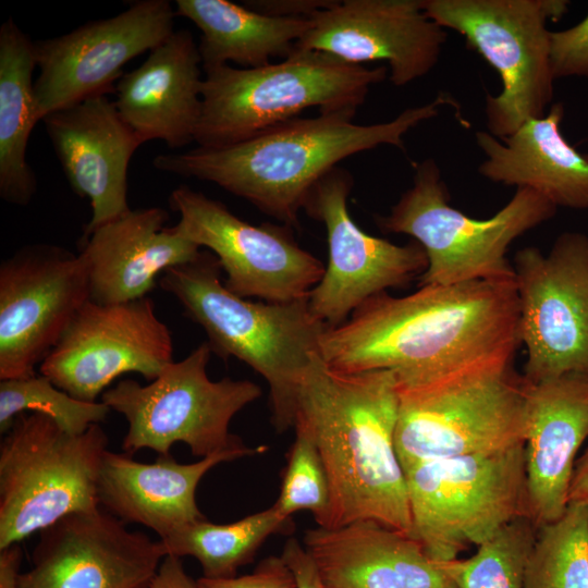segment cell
Here are the masks:
<instances>
[{"mask_svg": "<svg viewBox=\"0 0 588 588\" xmlns=\"http://www.w3.org/2000/svg\"><path fill=\"white\" fill-rule=\"evenodd\" d=\"M515 279L428 284L378 294L323 332L319 355L341 372L390 370L400 384L497 358L520 344Z\"/></svg>", "mask_w": 588, "mask_h": 588, "instance_id": "obj_1", "label": "cell"}, {"mask_svg": "<svg viewBox=\"0 0 588 588\" xmlns=\"http://www.w3.org/2000/svg\"><path fill=\"white\" fill-rule=\"evenodd\" d=\"M397 413L392 371L341 372L319 354L313 357L299 388L296 419L310 430L330 480V528L373 520L412 536L394 443Z\"/></svg>", "mask_w": 588, "mask_h": 588, "instance_id": "obj_2", "label": "cell"}, {"mask_svg": "<svg viewBox=\"0 0 588 588\" xmlns=\"http://www.w3.org/2000/svg\"><path fill=\"white\" fill-rule=\"evenodd\" d=\"M446 103L452 101L438 96L391 121L369 125L354 123V115L346 113L297 117L230 146L162 154L152 163L159 171L215 183L286 225H296L311 188L341 160L380 145L404 149V135L437 117Z\"/></svg>", "mask_w": 588, "mask_h": 588, "instance_id": "obj_3", "label": "cell"}, {"mask_svg": "<svg viewBox=\"0 0 588 588\" xmlns=\"http://www.w3.org/2000/svg\"><path fill=\"white\" fill-rule=\"evenodd\" d=\"M209 250L167 269L160 287L208 336L211 351L236 357L269 384L272 424L279 432L294 427L298 393L328 328L311 313L308 297L285 303L250 302L230 292Z\"/></svg>", "mask_w": 588, "mask_h": 588, "instance_id": "obj_4", "label": "cell"}, {"mask_svg": "<svg viewBox=\"0 0 588 588\" xmlns=\"http://www.w3.org/2000/svg\"><path fill=\"white\" fill-rule=\"evenodd\" d=\"M387 66L367 68L330 54L295 49L280 62L204 70L201 114L195 142L221 148L297 118L309 108L355 115Z\"/></svg>", "mask_w": 588, "mask_h": 588, "instance_id": "obj_5", "label": "cell"}, {"mask_svg": "<svg viewBox=\"0 0 588 588\" xmlns=\"http://www.w3.org/2000/svg\"><path fill=\"white\" fill-rule=\"evenodd\" d=\"M512 363L490 359L427 381L397 383L394 443L403 471L433 460L525 444V383Z\"/></svg>", "mask_w": 588, "mask_h": 588, "instance_id": "obj_6", "label": "cell"}, {"mask_svg": "<svg viewBox=\"0 0 588 588\" xmlns=\"http://www.w3.org/2000/svg\"><path fill=\"white\" fill-rule=\"evenodd\" d=\"M556 208L532 189L516 188L492 217L471 218L449 204L440 169L427 159L416 166L412 187L388 216L378 219V225L385 232L407 234L424 248L428 266L420 285L509 281L515 279L506 258L510 245L552 218Z\"/></svg>", "mask_w": 588, "mask_h": 588, "instance_id": "obj_7", "label": "cell"}, {"mask_svg": "<svg viewBox=\"0 0 588 588\" xmlns=\"http://www.w3.org/2000/svg\"><path fill=\"white\" fill-rule=\"evenodd\" d=\"M108 443L99 424L71 434L45 415L19 414L0 444V549L69 514L98 509Z\"/></svg>", "mask_w": 588, "mask_h": 588, "instance_id": "obj_8", "label": "cell"}, {"mask_svg": "<svg viewBox=\"0 0 588 588\" xmlns=\"http://www.w3.org/2000/svg\"><path fill=\"white\" fill-rule=\"evenodd\" d=\"M404 476L412 537L438 563L480 546L511 520L529 517L525 444L425 462Z\"/></svg>", "mask_w": 588, "mask_h": 588, "instance_id": "obj_9", "label": "cell"}, {"mask_svg": "<svg viewBox=\"0 0 588 588\" xmlns=\"http://www.w3.org/2000/svg\"><path fill=\"white\" fill-rule=\"evenodd\" d=\"M565 0H422L429 19L464 36L499 73L501 93L487 94L489 133L498 139L529 119L542 118L553 97L549 20L566 12Z\"/></svg>", "mask_w": 588, "mask_h": 588, "instance_id": "obj_10", "label": "cell"}, {"mask_svg": "<svg viewBox=\"0 0 588 588\" xmlns=\"http://www.w3.org/2000/svg\"><path fill=\"white\" fill-rule=\"evenodd\" d=\"M211 352L208 342L201 343L147 384L124 379L103 392L101 402L128 424L122 442L125 454L150 449L169 456L172 445L182 442L203 458L245 445L229 426L260 397L261 389L249 380H211L207 375Z\"/></svg>", "mask_w": 588, "mask_h": 588, "instance_id": "obj_11", "label": "cell"}, {"mask_svg": "<svg viewBox=\"0 0 588 588\" xmlns=\"http://www.w3.org/2000/svg\"><path fill=\"white\" fill-rule=\"evenodd\" d=\"M519 340L530 383L588 375V236L565 232L549 255L536 247L514 259Z\"/></svg>", "mask_w": 588, "mask_h": 588, "instance_id": "obj_12", "label": "cell"}, {"mask_svg": "<svg viewBox=\"0 0 588 588\" xmlns=\"http://www.w3.org/2000/svg\"><path fill=\"white\" fill-rule=\"evenodd\" d=\"M169 205L180 215L175 230L213 253L226 274L225 287L240 297L306 298L324 273L323 264L284 228L253 225L187 185L171 192Z\"/></svg>", "mask_w": 588, "mask_h": 588, "instance_id": "obj_13", "label": "cell"}, {"mask_svg": "<svg viewBox=\"0 0 588 588\" xmlns=\"http://www.w3.org/2000/svg\"><path fill=\"white\" fill-rule=\"evenodd\" d=\"M90 299L79 254L50 244L17 249L0 265V380L36 375Z\"/></svg>", "mask_w": 588, "mask_h": 588, "instance_id": "obj_14", "label": "cell"}, {"mask_svg": "<svg viewBox=\"0 0 588 588\" xmlns=\"http://www.w3.org/2000/svg\"><path fill=\"white\" fill-rule=\"evenodd\" d=\"M171 362L172 334L150 297L119 304L88 301L39 372L74 399L97 402L118 377L136 372L150 382Z\"/></svg>", "mask_w": 588, "mask_h": 588, "instance_id": "obj_15", "label": "cell"}, {"mask_svg": "<svg viewBox=\"0 0 588 588\" xmlns=\"http://www.w3.org/2000/svg\"><path fill=\"white\" fill-rule=\"evenodd\" d=\"M353 183L347 170L335 167L315 184L303 206L327 231L328 266L308 304L328 327L342 324L366 301L407 283L428 266L417 242L396 245L355 223L347 208Z\"/></svg>", "mask_w": 588, "mask_h": 588, "instance_id": "obj_16", "label": "cell"}, {"mask_svg": "<svg viewBox=\"0 0 588 588\" xmlns=\"http://www.w3.org/2000/svg\"><path fill=\"white\" fill-rule=\"evenodd\" d=\"M175 15L168 0L134 1L112 17L36 41L39 75L34 94L39 120L88 97L112 93L128 61L173 34Z\"/></svg>", "mask_w": 588, "mask_h": 588, "instance_id": "obj_17", "label": "cell"}, {"mask_svg": "<svg viewBox=\"0 0 588 588\" xmlns=\"http://www.w3.org/2000/svg\"><path fill=\"white\" fill-rule=\"evenodd\" d=\"M20 588H146L166 556L102 507L69 514L39 531Z\"/></svg>", "mask_w": 588, "mask_h": 588, "instance_id": "obj_18", "label": "cell"}, {"mask_svg": "<svg viewBox=\"0 0 588 588\" xmlns=\"http://www.w3.org/2000/svg\"><path fill=\"white\" fill-rule=\"evenodd\" d=\"M295 49L362 64L385 61L390 81L405 86L437 64L448 34L427 16L422 0H345L309 17Z\"/></svg>", "mask_w": 588, "mask_h": 588, "instance_id": "obj_19", "label": "cell"}, {"mask_svg": "<svg viewBox=\"0 0 588 588\" xmlns=\"http://www.w3.org/2000/svg\"><path fill=\"white\" fill-rule=\"evenodd\" d=\"M42 122L73 192L90 203L91 218L83 236L127 212L128 164L144 143L114 100L105 94L91 96Z\"/></svg>", "mask_w": 588, "mask_h": 588, "instance_id": "obj_20", "label": "cell"}, {"mask_svg": "<svg viewBox=\"0 0 588 588\" xmlns=\"http://www.w3.org/2000/svg\"><path fill=\"white\" fill-rule=\"evenodd\" d=\"M524 383L529 517L542 526L568 505L575 455L588 437V375Z\"/></svg>", "mask_w": 588, "mask_h": 588, "instance_id": "obj_21", "label": "cell"}, {"mask_svg": "<svg viewBox=\"0 0 588 588\" xmlns=\"http://www.w3.org/2000/svg\"><path fill=\"white\" fill-rule=\"evenodd\" d=\"M160 207L130 209L81 240L79 255L89 278L90 299L119 304L146 297L167 269L197 258L201 248L166 226Z\"/></svg>", "mask_w": 588, "mask_h": 588, "instance_id": "obj_22", "label": "cell"}, {"mask_svg": "<svg viewBox=\"0 0 588 588\" xmlns=\"http://www.w3.org/2000/svg\"><path fill=\"white\" fill-rule=\"evenodd\" d=\"M201 58L192 33L174 30L115 85V106L143 143L172 149L195 142L201 114Z\"/></svg>", "mask_w": 588, "mask_h": 588, "instance_id": "obj_23", "label": "cell"}, {"mask_svg": "<svg viewBox=\"0 0 588 588\" xmlns=\"http://www.w3.org/2000/svg\"><path fill=\"white\" fill-rule=\"evenodd\" d=\"M265 450L243 445L189 464L177 463L171 455L142 463L108 450L98 477V502L123 523L143 525L164 539L206 518L198 509L196 490L212 467Z\"/></svg>", "mask_w": 588, "mask_h": 588, "instance_id": "obj_24", "label": "cell"}, {"mask_svg": "<svg viewBox=\"0 0 588 588\" xmlns=\"http://www.w3.org/2000/svg\"><path fill=\"white\" fill-rule=\"evenodd\" d=\"M303 544L327 588H455L414 537L373 520L308 529Z\"/></svg>", "mask_w": 588, "mask_h": 588, "instance_id": "obj_25", "label": "cell"}, {"mask_svg": "<svg viewBox=\"0 0 588 588\" xmlns=\"http://www.w3.org/2000/svg\"><path fill=\"white\" fill-rule=\"evenodd\" d=\"M561 102L542 118L529 119L510 136L498 139L477 132L486 159L479 173L490 181L532 189L554 206L588 208V160L563 136Z\"/></svg>", "mask_w": 588, "mask_h": 588, "instance_id": "obj_26", "label": "cell"}, {"mask_svg": "<svg viewBox=\"0 0 588 588\" xmlns=\"http://www.w3.org/2000/svg\"><path fill=\"white\" fill-rule=\"evenodd\" d=\"M176 15L200 30L203 70L234 63L253 69L287 58L310 27L309 17H278L226 0H176Z\"/></svg>", "mask_w": 588, "mask_h": 588, "instance_id": "obj_27", "label": "cell"}, {"mask_svg": "<svg viewBox=\"0 0 588 588\" xmlns=\"http://www.w3.org/2000/svg\"><path fill=\"white\" fill-rule=\"evenodd\" d=\"M37 66L35 42L12 17L0 27V197L27 206L37 180L26 161V148L39 117L33 73Z\"/></svg>", "mask_w": 588, "mask_h": 588, "instance_id": "obj_28", "label": "cell"}, {"mask_svg": "<svg viewBox=\"0 0 588 588\" xmlns=\"http://www.w3.org/2000/svg\"><path fill=\"white\" fill-rule=\"evenodd\" d=\"M293 529L292 517L280 515L271 506L229 524H215L205 518L159 539V542L166 555L196 559L203 577L229 578L253 561L270 536L290 534Z\"/></svg>", "mask_w": 588, "mask_h": 588, "instance_id": "obj_29", "label": "cell"}, {"mask_svg": "<svg viewBox=\"0 0 588 588\" xmlns=\"http://www.w3.org/2000/svg\"><path fill=\"white\" fill-rule=\"evenodd\" d=\"M525 588H588V502H571L560 518L538 527Z\"/></svg>", "mask_w": 588, "mask_h": 588, "instance_id": "obj_30", "label": "cell"}, {"mask_svg": "<svg viewBox=\"0 0 588 588\" xmlns=\"http://www.w3.org/2000/svg\"><path fill=\"white\" fill-rule=\"evenodd\" d=\"M538 525L517 517L478 546L468 559L441 563L455 588H525L527 562Z\"/></svg>", "mask_w": 588, "mask_h": 588, "instance_id": "obj_31", "label": "cell"}, {"mask_svg": "<svg viewBox=\"0 0 588 588\" xmlns=\"http://www.w3.org/2000/svg\"><path fill=\"white\" fill-rule=\"evenodd\" d=\"M110 408L103 402H84L59 389L44 375L0 380V431L5 433L25 412L51 418L64 431L81 434L103 421Z\"/></svg>", "mask_w": 588, "mask_h": 588, "instance_id": "obj_32", "label": "cell"}, {"mask_svg": "<svg viewBox=\"0 0 588 588\" xmlns=\"http://www.w3.org/2000/svg\"><path fill=\"white\" fill-rule=\"evenodd\" d=\"M294 428L295 439L287 455L280 494L272 506L284 517L307 510L319 527L330 528L332 493L324 464L306 424L296 419Z\"/></svg>", "mask_w": 588, "mask_h": 588, "instance_id": "obj_33", "label": "cell"}, {"mask_svg": "<svg viewBox=\"0 0 588 588\" xmlns=\"http://www.w3.org/2000/svg\"><path fill=\"white\" fill-rule=\"evenodd\" d=\"M554 78L588 77V14L573 27L551 32Z\"/></svg>", "mask_w": 588, "mask_h": 588, "instance_id": "obj_34", "label": "cell"}, {"mask_svg": "<svg viewBox=\"0 0 588 588\" xmlns=\"http://www.w3.org/2000/svg\"><path fill=\"white\" fill-rule=\"evenodd\" d=\"M197 588H297L294 575L282 556L264 559L253 573L229 578L196 580Z\"/></svg>", "mask_w": 588, "mask_h": 588, "instance_id": "obj_35", "label": "cell"}, {"mask_svg": "<svg viewBox=\"0 0 588 588\" xmlns=\"http://www.w3.org/2000/svg\"><path fill=\"white\" fill-rule=\"evenodd\" d=\"M281 556L294 575L297 588H327L314 560L297 539L286 540Z\"/></svg>", "mask_w": 588, "mask_h": 588, "instance_id": "obj_36", "label": "cell"}, {"mask_svg": "<svg viewBox=\"0 0 588 588\" xmlns=\"http://www.w3.org/2000/svg\"><path fill=\"white\" fill-rule=\"evenodd\" d=\"M333 2L330 0H250L245 1L244 5L270 16L310 17Z\"/></svg>", "mask_w": 588, "mask_h": 588, "instance_id": "obj_37", "label": "cell"}, {"mask_svg": "<svg viewBox=\"0 0 588 588\" xmlns=\"http://www.w3.org/2000/svg\"><path fill=\"white\" fill-rule=\"evenodd\" d=\"M146 588H197V583L185 572L181 558L166 555Z\"/></svg>", "mask_w": 588, "mask_h": 588, "instance_id": "obj_38", "label": "cell"}, {"mask_svg": "<svg viewBox=\"0 0 588 588\" xmlns=\"http://www.w3.org/2000/svg\"><path fill=\"white\" fill-rule=\"evenodd\" d=\"M22 555L19 543L0 549V588H20Z\"/></svg>", "mask_w": 588, "mask_h": 588, "instance_id": "obj_39", "label": "cell"}, {"mask_svg": "<svg viewBox=\"0 0 588 588\" xmlns=\"http://www.w3.org/2000/svg\"><path fill=\"white\" fill-rule=\"evenodd\" d=\"M571 502H588V448L575 462L568 494Z\"/></svg>", "mask_w": 588, "mask_h": 588, "instance_id": "obj_40", "label": "cell"}, {"mask_svg": "<svg viewBox=\"0 0 588 588\" xmlns=\"http://www.w3.org/2000/svg\"><path fill=\"white\" fill-rule=\"evenodd\" d=\"M586 159L588 160V154H585Z\"/></svg>", "mask_w": 588, "mask_h": 588, "instance_id": "obj_41", "label": "cell"}]
</instances>
